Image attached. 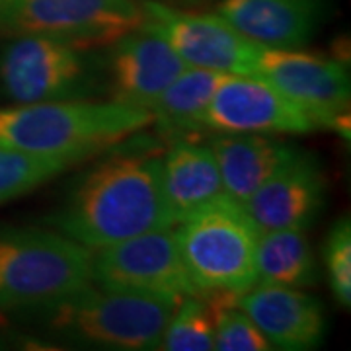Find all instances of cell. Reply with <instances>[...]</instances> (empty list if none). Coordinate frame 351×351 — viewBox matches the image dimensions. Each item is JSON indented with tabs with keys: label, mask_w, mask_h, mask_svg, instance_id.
Instances as JSON below:
<instances>
[{
	"label": "cell",
	"mask_w": 351,
	"mask_h": 351,
	"mask_svg": "<svg viewBox=\"0 0 351 351\" xmlns=\"http://www.w3.org/2000/svg\"><path fill=\"white\" fill-rule=\"evenodd\" d=\"M47 223L88 250L172 228L160 186V158L117 154L96 164Z\"/></svg>",
	"instance_id": "6da1fadb"
},
{
	"label": "cell",
	"mask_w": 351,
	"mask_h": 351,
	"mask_svg": "<svg viewBox=\"0 0 351 351\" xmlns=\"http://www.w3.org/2000/svg\"><path fill=\"white\" fill-rule=\"evenodd\" d=\"M152 123L149 110L108 100H64L0 108V145L86 160Z\"/></svg>",
	"instance_id": "7a4b0ae2"
},
{
	"label": "cell",
	"mask_w": 351,
	"mask_h": 351,
	"mask_svg": "<svg viewBox=\"0 0 351 351\" xmlns=\"http://www.w3.org/2000/svg\"><path fill=\"white\" fill-rule=\"evenodd\" d=\"M174 226L180 256L201 295H240L258 283L262 232L242 203L223 193Z\"/></svg>",
	"instance_id": "3957f363"
},
{
	"label": "cell",
	"mask_w": 351,
	"mask_h": 351,
	"mask_svg": "<svg viewBox=\"0 0 351 351\" xmlns=\"http://www.w3.org/2000/svg\"><path fill=\"white\" fill-rule=\"evenodd\" d=\"M92 283V250L59 230H0V311L49 306Z\"/></svg>",
	"instance_id": "277c9868"
},
{
	"label": "cell",
	"mask_w": 351,
	"mask_h": 351,
	"mask_svg": "<svg viewBox=\"0 0 351 351\" xmlns=\"http://www.w3.org/2000/svg\"><path fill=\"white\" fill-rule=\"evenodd\" d=\"M180 301L90 283L63 301L45 306L49 324L75 339L110 350H156Z\"/></svg>",
	"instance_id": "5b68a950"
},
{
	"label": "cell",
	"mask_w": 351,
	"mask_h": 351,
	"mask_svg": "<svg viewBox=\"0 0 351 351\" xmlns=\"http://www.w3.org/2000/svg\"><path fill=\"white\" fill-rule=\"evenodd\" d=\"M92 51L47 38H14L0 53V90L14 104L90 100L108 88Z\"/></svg>",
	"instance_id": "8992f818"
},
{
	"label": "cell",
	"mask_w": 351,
	"mask_h": 351,
	"mask_svg": "<svg viewBox=\"0 0 351 351\" xmlns=\"http://www.w3.org/2000/svg\"><path fill=\"white\" fill-rule=\"evenodd\" d=\"M143 0H0V36L110 47L145 24Z\"/></svg>",
	"instance_id": "52a82bcc"
},
{
	"label": "cell",
	"mask_w": 351,
	"mask_h": 351,
	"mask_svg": "<svg viewBox=\"0 0 351 351\" xmlns=\"http://www.w3.org/2000/svg\"><path fill=\"white\" fill-rule=\"evenodd\" d=\"M92 283L170 301L201 295L184 265L172 228L92 252Z\"/></svg>",
	"instance_id": "ba28073f"
},
{
	"label": "cell",
	"mask_w": 351,
	"mask_h": 351,
	"mask_svg": "<svg viewBox=\"0 0 351 351\" xmlns=\"http://www.w3.org/2000/svg\"><path fill=\"white\" fill-rule=\"evenodd\" d=\"M143 6L147 22L186 64L223 75H256L262 47L239 34L219 14L184 12L156 0H143Z\"/></svg>",
	"instance_id": "9c48e42d"
},
{
	"label": "cell",
	"mask_w": 351,
	"mask_h": 351,
	"mask_svg": "<svg viewBox=\"0 0 351 351\" xmlns=\"http://www.w3.org/2000/svg\"><path fill=\"white\" fill-rule=\"evenodd\" d=\"M256 75L302 108L318 129L350 123V75L338 61L299 49H262Z\"/></svg>",
	"instance_id": "30bf717a"
},
{
	"label": "cell",
	"mask_w": 351,
	"mask_h": 351,
	"mask_svg": "<svg viewBox=\"0 0 351 351\" xmlns=\"http://www.w3.org/2000/svg\"><path fill=\"white\" fill-rule=\"evenodd\" d=\"M205 129L219 133L304 135L314 119L258 75H225L205 112Z\"/></svg>",
	"instance_id": "8fae6325"
},
{
	"label": "cell",
	"mask_w": 351,
	"mask_h": 351,
	"mask_svg": "<svg viewBox=\"0 0 351 351\" xmlns=\"http://www.w3.org/2000/svg\"><path fill=\"white\" fill-rule=\"evenodd\" d=\"M110 47L112 55L106 66L110 100L137 110H151L189 66L147 20Z\"/></svg>",
	"instance_id": "7c38bea8"
},
{
	"label": "cell",
	"mask_w": 351,
	"mask_h": 351,
	"mask_svg": "<svg viewBox=\"0 0 351 351\" xmlns=\"http://www.w3.org/2000/svg\"><path fill=\"white\" fill-rule=\"evenodd\" d=\"M324 199V176L308 154L299 152L242 205L260 232L281 228L304 230L316 219Z\"/></svg>",
	"instance_id": "4fadbf2b"
},
{
	"label": "cell",
	"mask_w": 351,
	"mask_h": 351,
	"mask_svg": "<svg viewBox=\"0 0 351 351\" xmlns=\"http://www.w3.org/2000/svg\"><path fill=\"white\" fill-rule=\"evenodd\" d=\"M237 304L254 320L274 350H313L326 330L322 304L301 289L254 283Z\"/></svg>",
	"instance_id": "5bb4252c"
},
{
	"label": "cell",
	"mask_w": 351,
	"mask_h": 351,
	"mask_svg": "<svg viewBox=\"0 0 351 351\" xmlns=\"http://www.w3.org/2000/svg\"><path fill=\"white\" fill-rule=\"evenodd\" d=\"M217 14L262 49H299L320 18L318 0H223Z\"/></svg>",
	"instance_id": "9a60e30c"
},
{
	"label": "cell",
	"mask_w": 351,
	"mask_h": 351,
	"mask_svg": "<svg viewBox=\"0 0 351 351\" xmlns=\"http://www.w3.org/2000/svg\"><path fill=\"white\" fill-rule=\"evenodd\" d=\"M209 149L219 166L225 195L239 203L299 154L293 145L262 133H219L211 138Z\"/></svg>",
	"instance_id": "2e32d148"
},
{
	"label": "cell",
	"mask_w": 351,
	"mask_h": 351,
	"mask_svg": "<svg viewBox=\"0 0 351 351\" xmlns=\"http://www.w3.org/2000/svg\"><path fill=\"white\" fill-rule=\"evenodd\" d=\"M160 186L174 225L225 193L209 145L191 138L172 141L170 151L160 158Z\"/></svg>",
	"instance_id": "e0dca14e"
},
{
	"label": "cell",
	"mask_w": 351,
	"mask_h": 351,
	"mask_svg": "<svg viewBox=\"0 0 351 351\" xmlns=\"http://www.w3.org/2000/svg\"><path fill=\"white\" fill-rule=\"evenodd\" d=\"M223 76L217 71L188 66L151 106V125L158 127L172 141L207 131L205 112Z\"/></svg>",
	"instance_id": "ac0fdd59"
},
{
	"label": "cell",
	"mask_w": 351,
	"mask_h": 351,
	"mask_svg": "<svg viewBox=\"0 0 351 351\" xmlns=\"http://www.w3.org/2000/svg\"><path fill=\"white\" fill-rule=\"evenodd\" d=\"M258 283L302 289L318 279V263L304 230L281 228L260 234L256 252Z\"/></svg>",
	"instance_id": "d6986e66"
},
{
	"label": "cell",
	"mask_w": 351,
	"mask_h": 351,
	"mask_svg": "<svg viewBox=\"0 0 351 351\" xmlns=\"http://www.w3.org/2000/svg\"><path fill=\"white\" fill-rule=\"evenodd\" d=\"M156 350H215V314L207 295H189L176 304Z\"/></svg>",
	"instance_id": "ffe728a7"
},
{
	"label": "cell",
	"mask_w": 351,
	"mask_h": 351,
	"mask_svg": "<svg viewBox=\"0 0 351 351\" xmlns=\"http://www.w3.org/2000/svg\"><path fill=\"white\" fill-rule=\"evenodd\" d=\"M80 160L39 156L0 145V205L22 197Z\"/></svg>",
	"instance_id": "44dd1931"
},
{
	"label": "cell",
	"mask_w": 351,
	"mask_h": 351,
	"mask_svg": "<svg viewBox=\"0 0 351 351\" xmlns=\"http://www.w3.org/2000/svg\"><path fill=\"white\" fill-rule=\"evenodd\" d=\"M239 295H207L215 314V350L219 351H267L271 343L254 324L248 314L237 304Z\"/></svg>",
	"instance_id": "7402d4cb"
},
{
	"label": "cell",
	"mask_w": 351,
	"mask_h": 351,
	"mask_svg": "<svg viewBox=\"0 0 351 351\" xmlns=\"http://www.w3.org/2000/svg\"><path fill=\"white\" fill-rule=\"evenodd\" d=\"M324 263L332 293L341 306L351 304V223L341 219L334 225L324 244Z\"/></svg>",
	"instance_id": "603a6c76"
}]
</instances>
